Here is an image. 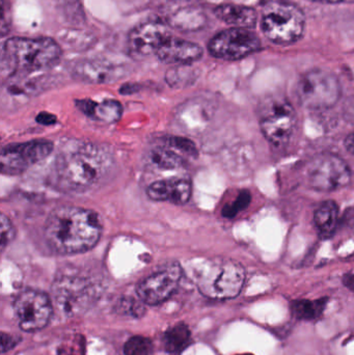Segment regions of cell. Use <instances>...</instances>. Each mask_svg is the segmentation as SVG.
<instances>
[{
    "instance_id": "obj_11",
    "label": "cell",
    "mask_w": 354,
    "mask_h": 355,
    "mask_svg": "<svg viewBox=\"0 0 354 355\" xmlns=\"http://www.w3.org/2000/svg\"><path fill=\"white\" fill-rule=\"evenodd\" d=\"M261 49L259 37L247 28L226 29L214 35L208 45L210 54L224 60H238Z\"/></svg>"
},
{
    "instance_id": "obj_28",
    "label": "cell",
    "mask_w": 354,
    "mask_h": 355,
    "mask_svg": "<svg viewBox=\"0 0 354 355\" xmlns=\"http://www.w3.org/2000/svg\"><path fill=\"white\" fill-rule=\"evenodd\" d=\"M193 73L187 66L177 67L168 71L166 74V81L172 85V87H182L185 83H191Z\"/></svg>"
},
{
    "instance_id": "obj_7",
    "label": "cell",
    "mask_w": 354,
    "mask_h": 355,
    "mask_svg": "<svg viewBox=\"0 0 354 355\" xmlns=\"http://www.w3.org/2000/svg\"><path fill=\"white\" fill-rule=\"evenodd\" d=\"M259 122L261 132L268 143L276 148H284L289 145L294 133L297 112L286 98L270 96L260 104Z\"/></svg>"
},
{
    "instance_id": "obj_20",
    "label": "cell",
    "mask_w": 354,
    "mask_h": 355,
    "mask_svg": "<svg viewBox=\"0 0 354 355\" xmlns=\"http://www.w3.org/2000/svg\"><path fill=\"white\" fill-rule=\"evenodd\" d=\"M147 164L156 170L172 171L183 168L185 159L181 153L166 144L148 152Z\"/></svg>"
},
{
    "instance_id": "obj_31",
    "label": "cell",
    "mask_w": 354,
    "mask_h": 355,
    "mask_svg": "<svg viewBox=\"0 0 354 355\" xmlns=\"http://www.w3.org/2000/svg\"><path fill=\"white\" fill-rule=\"evenodd\" d=\"M21 341V338L14 337V336L8 335V334L1 333V352L2 354H6L10 350L14 349L19 342Z\"/></svg>"
},
{
    "instance_id": "obj_12",
    "label": "cell",
    "mask_w": 354,
    "mask_h": 355,
    "mask_svg": "<svg viewBox=\"0 0 354 355\" xmlns=\"http://www.w3.org/2000/svg\"><path fill=\"white\" fill-rule=\"evenodd\" d=\"M53 149V144L44 139L6 146L0 155L2 174L10 176L21 174L46 159Z\"/></svg>"
},
{
    "instance_id": "obj_21",
    "label": "cell",
    "mask_w": 354,
    "mask_h": 355,
    "mask_svg": "<svg viewBox=\"0 0 354 355\" xmlns=\"http://www.w3.org/2000/svg\"><path fill=\"white\" fill-rule=\"evenodd\" d=\"M338 218L339 207L335 200H326L316 209L314 223L322 238H330L334 235Z\"/></svg>"
},
{
    "instance_id": "obj_10",
    "label": "cell",
    "mask_w": 354,
    "mask_h": 355,
    "mask_svg": "<svg viewBox=\"0 0 354 355\" xmlns=\"http://www.w3.org/2000/svg\"><path fill=\"white\" fill-rule=\"evenodd\" d=\"M14 312L20 329L33 333L47 327L53 314V306L45 292L26 289L15 298Z\"/></svg>"
},
{
    "instance_id": "obj_33",
    "label": "cell",
    "mask_w": 354,
    "mask_h": 355,
    "mask_svg": "<svg viewBox=\"0 0 354 355\" xmlns=\"http://www.w3.org/2000/svg\"><path fill=\"white\" fill-rule=\"evenodd\" d=\"M82 341L79 345H69L66 344L64 346L58 349V355H85V349H83Z\"/></svg>"
},
{
    "instance_id": "obj_24",
    "label": "cell",
    "mask_w": 354,
    "mask_h": 355,
    "mask_svg": "<svg viewBox=\"0 0 354 355\" xmlns=\"http://www.w3.org/2000/svg\"><path fill=\"white\" fill-rule=\"evenodd\" d=\"M172 23L180 29L197 31L203 26L205 18L199 10H182L172 17Z\"/></svg>"
},
{
    "instance_id": "obj_38",
    "label": "cell",
    "mask_w": 354,
    "mask_h": 355,
    "mask_svg": "<svg viewBox=\"0 0 354 355\" xmlns=\"http://www.w3.org/2000/svg\"><path fill=\"white\" fill-rule=\"evenodd\" d=\"M311 1L321 2V3H351L354 0H311Z\"/></svg>"
},
{
    "instance_id": "obj_9",
    "label": "cell",
    "mask_w": 354,
    "mask_h": 355,
    "mask_svg": "<svg viewBox=\"0 0 354 355\" xmlns=\"http://www.w3.org/2000/svg\"><path fill=\"white\" fill-rule=\"evenodd\" d=\"M306 176L311 188L321 192L336 191L347 187L353 178L348 164L332 153L314 157L308 164Z\"/></svg>"
},
{
    "instance_id": "obj_23",
    "label": "cell",
    "mask_w": 354,
    "mask_h": 355,
    "mask_svg": "<svg viewBox=\"0 0 354 355\" xmlns=\"http://www.w3.org/2000/svg\"><path fill=\"white\" fill-rule=\"evenodd\" d=\"M328 302V297L316 300H294L291 304V312L297 320L315 321L324 315Z\"/></svg>"
},
{
    "instance_id": "obj_5",
    "label": "cell",
    "mask_w": 354,
    "mask_h": 355,
    "mask_svg": "<svg viewBox=\"0 0 354 355\" xmlns=\"http://www.w3.org/2000/svg\"><path fill=\"white\" fill-rule=\"evenodd\" d=\"M306 19L303 10L285 0H268L261 12L264 35L276 45H291L301 39Z\"/></svg>"
},
{
    "instance_id": "obj_14",
    "label": "cell",
    "mask_w": 354,
    "mask_h": 355,
    "mask_svg": "<svg viewBox=\"0 0 354 355\" xmlns=\"http://www.w3.org/2000/svg\"><path fill=\"white\" fill-rule=\"evenodd\" d=\"M128 74L124 64H112L103 60H82L71 67V75L76 80L93 85L112 83Z\"/></svg>"
},
{
    "instance_id": "obj_25",
    "label": "cell",
    "mask_w": 354,
    "mask_h": 355,
    "mask_svg": "<svg viewBox=\"0 0 354 355\" xmlns=\"http://www.w3.org/2000/svg\"><path fill=\"white\" fill-rule=\"evenodd\" d=\"M116 311L118 314L132 318H141L145 313V304L141 300L132 297H122L116 304Z\"/></svg>"
},
{
    "instance_id": "obj_15",
    "label": "cell",
    "mask_w": 354,
    "mask_h": 355,
    "mask_svg": "<svg viewBox=\"0 0 354 355\" xmlns=\"http://www.w3.org/2000/svg\"><path fill=\"white\" fill-rule=\"evenodd\" d=\"M172 35L166 24L145 22L137 25L128 37V51L134 58H147L155 54L164 40Z\"/></svg>"
},
{
    "instance_id": "obj_6",
    "label": "cell",
    "mask_w": 354,
    "mask_h": 355,
    "mask_svg": "<svg viewBox=\"0 0 354 355\" xmlns=\"http://www.w3.org/2000/svg\"><path fill=\"white\" fill-rule=\"evenodd\" d=\"M52 296L60 314L75 317L87 312L99 296L91 279L80 273L64 272L57 275L52 286Z\"/></svg>"
},
{
    "instance_id": "obj_2",
    "label": "cell",
    "mask_w": 354,
    "mask_h": 355,
    "mask_svg": "<svg viewBox=\"0 0 354 355\" xmlns=\"http://www.w3.org/2000/svg\"><path fill=\"white\" fill-rule=\"evenodd\" d=\"M112 168L114 159L108 151L93 144H82L57 156L53 183L62 191L83 193L100 186Z\"/></svg>"
},
{
    "instance_id": "obj_8",
    "label": "cell",
    "mask_w": 354,
    "mask_h": 355,
    "mask_svg": "<svg viewBox=\"0 0 354 355\" xmlns=\"http://www.w3.org/2000/svg\"><path fill=\"white\" fill-rule=\"evenodd\" d=\"M301 105L310 110H328L338 103L341 85L333 73L314 69L301 75L295 87Z\"/></svg>"
},
{
    "instance_id": "obj_30",
    "label": "cell",
    "mask_w": 354,
    "mask_h": 355,
    "mask_svg": "<svg viewBox=\"0 0 354 355\" xmlns=\"http://www.w3.org/2000/svg\"><path fill=\"white\" fill-rule=\"evenodd\" d=\"M16 231L12 221L6 215H1V248L4 250L14 240Z\"/></svg>"
},
{
    "instance_id": "obj_4",
    "label": "cell",
    "mask_w": 354,
    "mask_h": 355,
    "mask_svg": "<svg viewBox=\"0 0 354 355\" xmlns=\"http://www.w3.org/2000/svg\"><path fill=\"white\" fill-rule=\"evenodd\" d=\"M245 268L233 260L209 261L197 273V289L210 300H226L237 297L245 284Z\"/></svg>"
},
{
    "instance_id": "obj_27",
    "label": "cell",
    "mask_w": 354,
    "mask_h": 355,
    "mask_svg": "<svg viewBox=\"0 0 354 355\" xmlns=\"http://www.w3.org/2000/svg\"><path fill=\"white\" fill-rule=\"evenodd\" d=\"M251 192L247 190H242L239 192L234 200L231 204H227L222 208V216L226 218L232 219L236 217L241 211L245 210L251 204Z\"/></svg>"
},
{
    "instance_id": "obj_17",
    "label": "cell",
    "mask_w": 354,
    "mask_h": 355,
    "mask_svg": "<svg viewBox=\"0 0 354 355\" xmlns=\"http://www.w3.org/2000/svg\"><path fill=\"white\" fill-rule=\"evenodd\" d=\"M193 194V184L185 178H170L154 182L147 188V196L156 202L185 205Z\"/></svg>"
},
{
    "instance_id": "obj_22",
    "label": "cell",
    "mask_w": 354,
    "mask_h": 355,
    "mask_svg": "<svg viewBox=\"0 0 354 355\" xmlns=\"http://www.w3.org/2000/svg\"><path fill=\"white\" fill-rule=\"evenodd\" d=\"M191 343V329L183 322L168 329L162 338L164 349L170 354H180Z\"/></svg>"
},
{
    "instance_id": "obj_26",
    "label": "cell",
    "mask_w": 354,
    "mask_h": 355,
    "mask_svg": "<svg viewBox=\"0 0 354 355\" xmlns=\"http://www.w3.org/2000/svg\"><path fill=\"white\" fill-rule=\"evenodd\" d=\"M153 350L151 339L141 336L130 338L124 345L125 355H152Z\"/></svg>"
},
{
    "instance_id": "obj_36",
    "label": "cell",
    "mask_w": 354,
    "mask_h": 355,
    "mask_svg": "<svg viewBox=\"0 0 354 355\" xmlns=\"http://www.w3.org/2000/svg\"><path fill=\"white\" fill-rule=\"evenodd\" d=\"M343 285L354 293V273H347L343 277Z\"/></svg>"
},
{
    "instance_id": "obj_37",
    "label": "cell",
    "mask_w": 354,
    "mask_h": 355,
    "mask_svg": "<svg viewBox=\"0 0 354 355\" xmlns=\"http://www.w3.org/2000/svg\"><path fill=\"white\" fill-rule=\"evenodd\" d=\"M344 146L347 151L354 156V133L347 135L344 141Z\"/></svg>"
},
{
    "instance_id": "obj_29",
    "label": "cell",
    "mask_w": 354,
    "mask_h": 355,
    "mask_svg": "<svg viewBox=\"0 0 354 355\" xmlns=\"http://www.w3.org/2000/svg\"><path fill=\"white\" fill-rule=\"evenodd\" d=\"M166 145L178 151L179 153L186 154L189 156H195L197 154V147L191 139L184 137H172L166 141Z\"/></svg>"
},
{
    "instance_id": "obj_1",
    "label": "cell",
    "mask_w": 354,
    "mask_h": 355,
    "mask_svg": "<svg viewBox=\"0 0 354 355\" xmlns=\"http://www.w3.org/2000/svg\"><path fill=\"white\" fill-rule=\"evenodd\" d=\"M102 235L99 215L89 209L60 206L52 210L44 227L50 250L60 256L81 254L97 245Z\"/></svg>"
},
{
    "instance_id": "obj_13",
    "label": "cell",
    "mask_w": 354,
    "mask_h": 355,
    "mask_svg": "<svg viewBox=\"0 0 354 355\" xmlns=\"http://www.w3.org/2000/svg\"><path fill=\"white\" fill-rule=\"evenodd\" d=\"M183 277V270L177 263L168 265L139 282L136 293L139 300L149 306H158L172 297Z\"/></svg>"
},
{
    "instance_id": "obj_16",
    "label": "cell",
    "mask_w": 354,
    "mask_h": 355,
    "mask_svg": "<svg viewBox=\"0 0 354 355\" xmlns=\"http://www.w3.org/2000/svg\"><path fill=\"white\" fill-rule=\"evenodd\" d=\"M155 55L166 64L189 66L201 60L203 49L197 44L170 35L158 48Z\"/></svg>"
},
{
    "instance_id": "obj_35",
    "label": "cell",
    "mask_w": 354,
    "mask_h": 355,
    "mask_svg": "<svg viewBox=\"0 0 354 355\" xmlns=\"http://www.w3.org/2000/svg\"><path fill=\"white\" fill-rule=\"evenodd\" d=\"M37 122L45 125V126H49V125H53L54 123H56V118L53 114H48V112H41V114H37Z\"/></svg>"
},
{
    "instance_id": "obj_3",
    "label": "cell",
    "mask_w": 354,
    "mask_h": 355,
    "mask_svg": "<svg viewBox=\"0 0 354 355\" xmlns=\"http://www.w3.org/2000/svg\"><path fill=\"white\" fill-rule=\"evenodd\" d=\"M62 49L49 37H10L1 49L2 77L28 75L49 70L60 62Z\"/></svg>"
},
{
    "instance_id": "obj_19",
    "label": "cell",
    "mask_w": 354,
    "mask_h": 355,
    "mask_svg": "<svg viewBox=\"0 0 354 355\" xmlns=\"http://www.w3.org/2000/svg\"><path fill=\"white\" fill-rule=\"evenodd\" d=\"M220 20L239 28H251L258 20L255 8L237 4H222L214 10Z\"/></svg>"
},
{
    "instance_id": "obj_18",
    "label": "cell",
    "mask_w": 354,
    "mask_h": 355,
    "mask_svg": "<svg viewBox=\"0 0 354 355\" xmlns=\"http://www.w3.org/2000/svg\"><path fill=\"white\" fill-rule=\"evenodd\" d=\"M76 106L89 118L99 122L110 123L120 120L123 114V107L116 100H104L102 102L91 101V100H79Z\"/></svg>"
},
{
    "instance_id": "obj_34",
    "label": "cell",
    "mask_w": 354,
    "mask_h": 355,
    "mask_svg": "<svg viewBox=\"0 0 354 355\" xmlns=\"http://www.w3.org/2000/svg\"><path fill=\"white\" fill-rule=\"evenodd\" d=\"M64 6H66L67 14L71 12L73 17H81L82 10L80 8V0H64Z\"/></svg>"
},
{
    "instance_id": "obj_32",
    "label": "cell",
    "mask_w": 354,
    "mask_h": 355,
    "mask_svg": "<svg viewBox=\"0 0 354 355\" xmlns=\"http://www.w3.org/2000/svg\"><path fill=\"white\" fill-rule=\"evenodd\" d=\"M10 23V0H2V18H1V33L2 35H6L8 31Z\"/></svg>"
}]
</instances>
